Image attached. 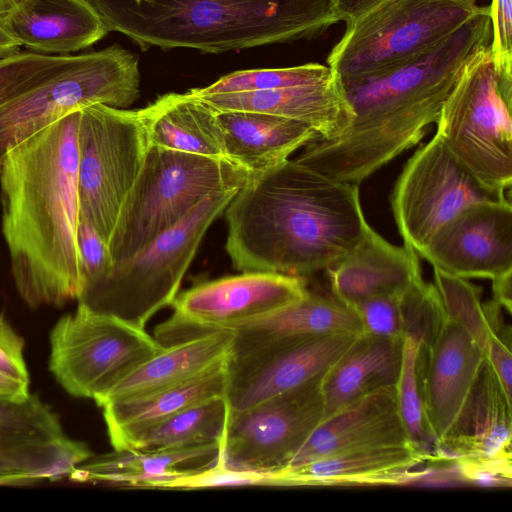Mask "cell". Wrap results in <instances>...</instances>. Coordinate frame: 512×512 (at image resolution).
I'll return each instance as SVG.
<instances>
[{
	"instance_id": "obj_1",
	"label": "cell",
	"mask_w": 512,
	"mask_h": 512,
	"mask_svg": "<svg viewBox=\"0 0 512 512\" xmlns=\"http://www.w3.org/2000/svg\"><path fill=\"white\" fill-rule=\"evenodd\" d=\"M80 111H71L11 149L0 170L1 230L12 277L30 308L78 300Z\"/></svg>"
},
{
	"instance_id": "obj_2",
	"label": "cell",
	"mask_w": 512,
	"mask_h": 512,
	"mask_svg": "<svg viewBox=\"0 0 512 512\" xmlns=\"http://www.w3.org/2000/svg\"><path fill=\"white\" fill-rule=\"evenodd\" d=\"M225 219V248L235 269L300 278L342 260L369 225L359 185L297 159L251 175L226 207Z\"/></svg>"
},
{
	"instance_id": "obj_3",
	"label": "cell",
	"mask_w": 512,
	"mask_h": 512,
	"mask_svg": "<svg viewBox=\"0 0 512 512\" xmlns=\"http://www.w3.org/2000/svg\"><path fill=\"white\" fill-rule=\"evenodd\" d=\"M109 32L142 50L238 51L319 36L341 21L335 0H89Z\"/></svg>"
},
{
	"instance_id": "obj_4",
	"label": "cell",
	"mask_w": 512,
	"mask_h": 512,
	"mask_svg": "<svg viewBox=\"0 0 512 512\" xmlns=\"http://www.w3.org/2000/svg\"><path fill=\"white\" fill-rule=\"evenodd\" d=\"M140 95L139 61L113 45L71 55L0 58V170L8 152L63 115L93 104L126 108Z\"/></svg>"
},
{
	"instance_id": "obj_5",
	"label": "cell",
	"mask_w": 512,
	"mask_h": 512,
	"mask_svg": "<svg viewBox=\"0 0 512 512\" xmlns=\"http://www.w3.org/2000/svg\"><path fill=\"white\" fill-rule=\"evenodd\" d=\"M250 176L227 158L149 146L107 243L113 267L173 227L205 198L239 190Z\"/></svg>"
},
{
	"instance_id": "obj_6",
	"label": "cell",
	"mask_w": 512,
	"mask_h": 512,
	"mask_svg": "<svg viewBox=\"0 0 512 512\" xmlns=\"http://www.w3.org/2000/svg\"><path fill=\"white\" fill-rule=\"evenodd\" d=\"M238 190L211 195L103 278L84 289L78 303L145 328L170 306L211 224Z\"/></svg>"
},
{
	"instance_id": "obj_7",
	"label": "cell",
	"mask_w": 512,
	"mask_h": 512,
	"mask_svg": "<svg viewBox=\"0 0 512 512\" xmlns=\"http://www.w3.org/2000/svg\"><path fill=\"white\" fill-rule=\"evenodd\" d=\"M485 9L462 0H384L346 23L328 66L341 82L390 71L433 50Z\"/></svg>"
},
{
	"instance_id": "obj_8",
	"label": "cell",
	"mask_w": 512,
	"mask_h": 512,
	"mask_svg": "<svg viewBox=\"0 0 512 512\" xmlns=\"http://www.w3.org/2000/svg\"><path fill=\"white\" fill-rule=\"evenodd\" d=\"M511 108L512 80L499 75L490 48L466 69L435 123L456 160L505 197L512 185Z\"/></svg>"
},
{
	"instance_id": "obj_9",
	"label": "cell",
	"mask_w": 512,
	"mask_h": 512,
	"mask_svg": "<svg viewBox=\"0 0 512 512\" xmlns=\"http://www.w3.org/2000/svg\"><path fill=\"white\" fill-rule=\"evenodd\" d=\"M49 369L70 395L94 401L164 346L140 328L78 303L50 332Z\"/></svg>"
},
{
	"instance_id": "obj_10",
	"label": "cell",
	"mask_w": 512,
	"mask_h": 512,
	"mask_svg": "<svg viewBox=\"0 0 512 512\" xmlns=\"http://www.w3.org/2000/svg\"><path fill=\"white\" fill-rule=\"evenodd\" d=\"M80 218L107 244L148 150L138 111L93 104L80 111Z\"/></svg>"
},
{
	"instance_id": "obj_11",
	"label": "cell",
	"mask_w": 512,
	"mask_h": 512,
	"mask_svg": "<svg viewBox=\"0 0 512 512\" xmlns=\"http://www.w3.org/2000/svg\"><path fill=\"white\" fill-rule=\"evenodd\" d=\"M308 290L303 278L242 272L205 281L177 294L173 314L160 323L154 338L163 346L231 330L301 300Z\"/></svg>"
},
{
	"instance_id": "obj_12",
	"label": "cell",
	"mask_w": 512,
	"mask_h": 512,
	"mask_svg": "<svg viewBox=\"0 0 512 512\" xmlns=\"http://www.w3.org/2000/svg\"><path fill=\"white\" fill-rule=\"evenodd\" d=\"M509 199L481 184L448 150L439 135L405 163L391 193V208L404 244L420 252L461 209Z\"/></svg>"
},
{
	"instance_id": "obj_13",
	"label": "cell",
	"mask_w": 512,
	"mask_h": 512,
	"mask_svg": "<svg viewBox=\"0 0 512 512\" xmlns=\"http://www.w3.org/2000/svg\"><path fill=\"white\" fill-rule=\"evenodd\" d=\"M324 374L230 413L218 461L228 468L256 471L287 466L323 420Z\"/></svg>"
},
{
	"instance_id": "obj_14",
	"label": "cell",
	"mask_w": 512,
	"mask_h": 512,
	"mask_svg": "<svg viewBox=\"0 0 512 512\" xmlns=\"http://www.w3.org/2000/svg\"><path fill=\"white\" fill-rule=\"evenodd\" d=\"M358 335L324 334L234 343L226 360L230 413L255 406L323 375Z\"/></svg>"
},
{
	"instance_id": "obj_15",
	"label": "cell",
	"mask_w": 512,
	"mask_h": 512,
	"mask_svg": "<svg viewBox=\"0 0 512 512\" xmlns=\"http://www.w3.org/2000/svg\"><path fill=\"white\" fill-rule=\"evenodd\" d=\"M418 256L465 279L493 280L512 272L510 199L464 207L434 233Z\"/></svg>"
},
{
	"instance_id": "obj_16",
	"label": "cell",
	"mask_w": 512,
	"mask_h": 512,
	"mask_svg": "<svg viewBox=\"0 0 512 512\" xmlns=\"http://www.w3.org/2000/svg\"><path fill=\"white\" fill-rule=\"evenodd\" d=\"M91 456L86 444L66 435L58 416L37 395L22 401L0 398V466L37 483L69 477Z\"/></svg>"
},
{
	"instance_id": "obj_17",
	"label": "cell",
	"mask_w": 512,
	"mask_h": 512,
	"mask_svg": "<svg viewBox=\"0 0 512 512\" xmlns=\"http://www.w3.org/2000/svg\"><path fill=\"white\" fill-rule=\"evenodd\" d=\"M486 359L472 337L448 318L432 345L422 346L423 398L436 448L453 435Z\"/></svg>"
},
{
	"instance_id": "obj_18",
	"label": "cell",
	"mask_w": 512,
	"mask_h": 512,
	"mask_svg": "<svg viewBox=\"0 0 512 512\" xmlns=\"http://www.w3.org/2000/svg\"><path fill=\"white\" fill-rule=\"evenodd\" d=\"M412 443L377 446L326 456L274 472L277 486H381L419 480L412 471L431 459Z\"/></svg>"
},
{
	"instance_id": "obj_19",
	"label": "cell",
	"mask_w": 512,
	"mask_h": 512,
	"mask_svg": "<svg viewBox=\"0 0 512 512\" xmlns=\"http://www.w3.org/2000/svg\"><path fill=\"white\" fill-rule=\"evenodd\" d=\"M406 443L411 442L397 411L395 387H387L321 421L285 467L346 451Z\"/></svg>"
},
{
	"instance_id": "obj_20",
	"label": "cell",
	"mask_w": 512,
	"mask_h": 512,
	"mask_svg": "<svg viewBox=\"0 0 512 512\" xmlns=\"http://www.w3.org/2000/svg\"><path fill=\"white\" fill-rule=\"evenodd\" d=\"M332 295L347 305L379 296H399L421 276L416 251L395 246L367 226L362 240L326 270Z\"/></svg>"
},
{
	"instance_id": "obj_21",
	"label": "cell",
	"mask_w": 512,
	"mask_h": 512,
	"mask_svg": "<svg viewBox=\"0 0 512 512\" xmlns=\"http://www.w3.org/2000/svg\"><path fill=\"white\" fill-rule=\"evenodd\" d=\"M197 97L216 111L260 112L297 120L325 139L339 135L354 116L335 73L312 85Z\"/></svg>"
},
{
	"instance_id": "obj_22",
	"label": "cell",
	"mask_w": 512,
	"mask_h": 512,
	"mask_svg": "<svg viewBox=\"0 0 512 512\" xmlns=\"http://www.w3.org/2000/svg\"><path fill=\"white\" fill-rule=\"evenodd\" d=\"M0 21L20 46L44 54L76 52L109 33L89 0H25Z\"/></svg>"
},
{
	"instance_id": "obj_23",
	"label": "cell",
	"mask_w": 512,
	"mask_h": 512,
	"mask_svg": "<svg viewBox=\"0 0 512 512\" xmlns=\"http://www.w3.org/2000/svg\"><path fill=\"white\" fill-rule=\"evenodd\" d=\"M221 448L222 444L212 443L162 451L114 449L83 461L69 478L80 482L162 489L176 478L212 466L217 462Z\"/></svg>"
},
{
	"instance_id": "obj_24",
	"label": "cell",
	"mask_w": 512,
	"mask_h": 512,
	"mask_svg": "<svg viewBox=\"0 0 512 512\" xmlns=\"http://www.w3.org/2000/svg\"><path fill=\"white\" fill-rule=\"evenodd\" d=\"M511 397L486 359L453 435L434 455L452 459L511 457Z\"/></svg>"
},
{
	"instance_id": "obj_25",
	"label": "cell",
	"mask_w": 512,
	"mask_h": 512,
	"mask_svg": "<svg viewBox=\"0 0 512 512\" xmlns=\"http://www.w3.org/2000/svg\"><path fill=\"white\" fill-rule=\"evenodd\" d=\"M226 158L251 175L275 167L319 138L297 120L250 111H216Z\"/></svg>"
},
{
	"instance_id": "obj_26",
	"label": "cell",
	"mask_w": 512,
	"mask_h": 512,
	"mask_svg": "<svg viewBox=\"0 0 512 512\" xmlns=\"http://www.w3.org/2000/svg\"><path fill=\"white\" fill-rule=\"evenodd\" d=\"M402 345L403 340L359 334L323 376V420L377 390L395 387Z\"/></svg>"
},
{
	"instance_id": "obj_27",
	"label": "cell",
	"mask_w": 512,
	"mask_h": 512,
	"mask_svg": "<svg viewBox=\"0 0 512 512\" xmlns=\"http://www.w3.org/2000/svg\"><path fill=\"white\" fill-rule=\"evenodd\" d=\"M233 338V331L222 330L164 346L95 402L101 407L196 378L228 357Z\"/></svg>"
},
{
	"instance_id": "obj_28",
	"label": "cell",
	"mask_w": 512,
	"mask_h": 512,
	"mask_svg": "<svg viewBox=\"0 0 512 512\" xmlns=\"http://www.w3.org/2000/svg\"><path fill=\"white\" fill-rule=\"evenodd\" d=\"M137 111L149 146L226 158L216 110L189 91L164 94Z\"/></svg>"
},
{
	"instance_id": "obj_29",
	"label": "cell",
	"mask_w": 512,
	"mask_h": 512,
	"mask_svg": "<svg viewBox=\"0 0 512 512\" xmlns=\"http://www.w3.org/2000/svg\"><path fill=\"white\" fill-rule=\"evenodd\" d=\"M226 360L182 384L102 405L107 432L114 449H124L133 436L183 409L224 396Z\"/></svg>"
},
{
	"instance_id": "obj_30",
	"label": "cell",
	"mask_w": 512,
	"mask_h": 512,
	"mask_svg": "<svg viewBox=\"0 0 512 512\" xmlns=\"http://www.w3.org/2000/svg\"><path fill=\"white\" fill-rule=\"evenodd\" d=\"M234 343L324 334L362 333L356 313L332 296L308 292L301 300L233 330Z\"/></svg>"
},
{
	"instance_id": "obj_31",
	"label": "cell",
	"mask_w": 512,
	"mask_h": 512,
	"mask_svg": "<svg viewBox=\"0 0 512 512\" xmlns=\"http://www.w3.org/2000/svg\"><path fill=\"white\" fill-rule=\"evenodd\" d=\"M230 418L224 396L202 401L133 436L124 449L162 451L222 444Z\"/></svg>"
},
{
	"instance_id": "obj_32",
	"label": "cell",
	"mask_w": 512,
	"mask_h": 512,
	"mask_svg": "<svg viewBox=\"0 0 512 512\" xmlns=\"http://www.w3.org/2000/svg\"><path fill=\"white\" fill-rule=\"evenodd\" d=\"M434 286L446 317L463 328L487 356L491 346L510 330L495 301L482 302L481 290L465 278L433 267Z\"/></svg>"
},
{
	"instance_id": "obj_33",
	"label": "cell",
	"mask_w": 512,
	"mask_h": 512,
	"mask_svg": "<svg viewBox=\"0 0 512 512\" xmlns=\"http://www.w3.org/2000/svg\"><path fill=\"white\" fill-rule=\"evenodd\" d=\"M421 354L422 343L414 337L405 336L400 373L395 385L396 405L409 441L433 457L436 440L425 412Z\"/></svg>"
},
{
	"instance_id": "obj_34",
	"label": "cell",
	"mask_w": 512,
	"mask_h": 512,
	"mask_svg": "<svg viewBox=\"0 0 512 512\" xmlns=\"http://www.w3.org/2000/svg\"><path fill=\"white\" fill-rule=\"evenodd\" d=\"M328 65L307 63L286 68L241 70L227 74L216 82L189 90L196 96L270 90L278 88L312 85L333 77Z\"/></svg>"
},
{
	"instance_id": "obj_35",
	"label": "cell",
	"mask_w": 512,
	"mask_h": 512,
	"mask_svg": "<svg viewBox=\"0 0 512 512\" xmlns=\"http://www.w3.org/2000/svg\"><path fill=\"white\" fill-rule=\"evenodd\" d=\"M404 337L411 336L428 348L437 338L447 317L434 284L422 275L399 296Z\"/></svg>"
},
{
	"instance_id": "obj_36",
	"label": "cell",
	"mask_w": 512,
	"mask_h": 512,
	"mask_svg": "<svg viewBox=\"0 0 512 512\" xmlns=\"http://www.w3.org/2000/svg\"><path fill=\"white\" fill-rule=\"evenodd\" d=\"M260 485L276 486L272 471L233 469L218 460L212 466L176 478L162 489H199L221 486Z\"/></svg>"
},
{
	"instance_id": "obj_37",
	"label": "cell",
	"mask_w": 512,
	"mask_h": 512,
	"mask_svg": "<svg viewBox=\"0 0 512 512\" xmlns=\"http://www.w3.org/2000/svg\"><path fill=\"white\" fill-rule=\"evenodd\" d=\"M399 296L373 297L350 307L361 323L362 333L403 340L404 328Z\"/></svg>"
},
{
	"instance_id": "obj_38",
	"label": "cell",
	"mask_w": 512,
	"mask_h": 512,
	"mask_svg": "<svg viewBox=\"0 0 512 512\" xmlns=\"http://www.w3.org/2000/svg\"><path fill=\"white\" fill-rule=\"evenodd\" d=\"M78 250L85 289L106 276L113 262L107 244L84 219H80L78 228Z\"/></svg>"
},
{
	"instance_id": "obj_39",
	"label": "cell",
	"mask_w": 512,
	"mask_h": 512,
	"mask_svg": "<svg viewBox=\"0 0 512 512\" xmlns=\"http://www.w3.org/2000/svg\"><path fill=\"white\" fill-rule=\"evenodd\" d=\"M491 53L501 77L512 80V0H492Z\"/></svg>"
},
{
	"instance_id": "obj_40",
	"label": "cell",
	"mask_w": 512,
	"mask_h": 512,
	"mask_svg": "<svg viewBox=\"0 0 512 512\" xmlns=\"http://www.w3.org/2000/svg\"><path fill=\"white\" fill-rule=\"evenodd\" d=\"M24 340L0 314V371L29 381Z\"/></svg>"
},
{
	"instance_id": "obj_41",
	"label": "cell",
	"mask_w": 512,
	"mask_h": 512,
	"mask_svg": "<svg viewBox=\"0 0 512 512\" xmlns=\"http://www.w3.org/2000/svg\"><path fill=\"white\" fill-rule=\"evenodd\" d=\"M29 381L0 371V398L22 401L29 397Z\"/></svg>"
},
{
	"instance_id": "obj_42",
	"label": "cell",
	"mask_w": 512,
	"mask_h": 512,
	"mask_svg": "<svg viewBox=\"0 0 512 512\" xmlns=\"http://www.w3.org/2000/svg\"><path fill=\"white\" fill-rule=\"evenodd\" d=\"M384 0H335L341 21L351 22Z\"/></svg>"
},
{
	"instance_id": "obj_43",
	"label": "cell",
	"mask_w": 512,
	"mask_h": 512,
	"mask_svg": "<svg viewBox=\"0 0 512 512\" xmlns=\"http://www.w3.org/2000/svg\"><path fill=\"white\" fill-rule=\"evenodd\" d=\"M492 281L493 301L508 313L512 306V272L501 275Z\"/></svg>"
},
{
	"instance_id": "obj_44",
	"label": "cell",
	"mask_w": 512,
	"mask_h": 512,
	"mask_svg": "<svg viewBox=\"0 0 512 512\" xmlns=\"http://www.w3.org/2000/svg\"><path fill=\"white\" fill-rule=\"evenodd\" d=\"M19 43L9 34L0 21V58L19 51Z\"/></svg>"
},
{
	"instance_id": "obj_45",
	"label": "cell",
	"mask_w": 512,
	"mask_h": 512,
	"mask_svg": "<svg viewBox=\"0 0 512 512\" xmlns=\"http://www.w3.org/2000/svg\"><path fill=\"white\" fill-rule=\"evenodd\" d=\"M25 0H0V18L9 13Z\"/></svg>"
},
{
	"instance_id": "obj_46",
	"label": "cell",
	"mask_w": 512,
	"mask_h": 512,
	"mask_svg": "<svg viewBox=\"0 0 512 512\" xmlns=\"http://www.w3.org/2000/svg\"><path fill=\"white\" fill-rule=\"evenodd\" d=\"M134 1L137 3H140V2H154V1H158V0H134Z\"/></svg>"
},
{
	"instance_id": "obj_47",
	"label": "cell",
	"mask_w": 512,
	"mask_h": 512,
	"mask_svg": "<svg viewBox=\"0 0 512 512\" xmlns=\"http://www.w3.org/2000/svg\"><path fill=\"white\" fill-rule=\"evenodd\" d=\"M462 1H468V2H472V3H476L477 0H462Z\"/></svg>"
}]
</instances>
